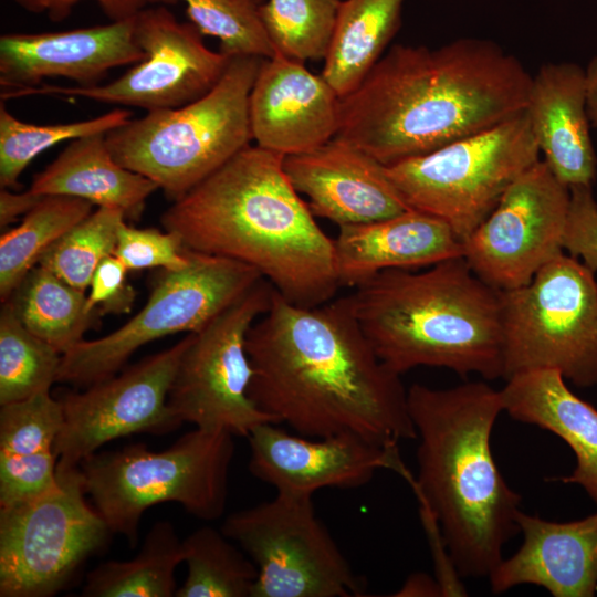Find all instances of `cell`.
<instances>
[{"label": "cell", "instance_id": "6da1fadb", "mask_svg": "<svg viewBox=\"0 0 597 597\" xmlns=\"http://www.w3.org/2000/svg\"><path fill=\"white\" fill-rule=\"evenodd\" d=\"M248 394L297 434H348L380 447L417 439L408 389L366 338L349 295L296 305L273 291L247 335Z\"/></svg>", "mask_w": 597, "mask_h": 597}, {"label": "cell", "instance_id": "7a4b0ae2", "mask_svg": "<svg viewBox=\"0 0 597 597\" xmlns=\"http://www.w3.org/2000/svg\"><path fill=\"white\" fill-rule=\"evenodd\" d=\"M531 78L514 54L491 40L396 44L339 98L335 137L390 166L521 114Z\"/></svg>", "mask_w": 597, "mask_h": 597}, {"label": "cell", "instance_id": "3957f363", "mask_svg": "<svg viewBox=\"0 0 597 597\" xmlns=\"http://www.w3.org/2000/svg\"><path fill=\"white\" fill-rule=\"evenodd\" d=\"M160 222L192 251L253 266L296 305H321L341 287L333 239L290 182L283 156L258 145L172 201Z\"/></svg>", "mask_w": 597, "mask_h": 597}, {"label": "cell", "instance_id": "277c9868", "mask_svg": "<svg viewBox=\"0 0 597 597\" xmlns=\"http://www.w3.org/2000/svg\"><path fill=\"white\" fill-rule=\"evenodd\" d=\"M408 409L419 439L418 475L408 482L436 520L458 575L489 578L520 532L522 500L491 451L492 430L504 411L501 390L484 381L447 389L413 384Z\"/></svg>", "mask_w": 597, "mask_h": 597}, {"label": "cell", "instance_id": "5b68a950", "mask_svg": "<svg viewBox=\"0 0 597 597\" xmlns=\"http://www.w3.org/2000/svg\"><path fill=\"white\" fill-rule=\"evenodd\" d=\"M349 298L374 352L398 375L431 366L486 380L504 377L501 291L462 256L423 272L384 270Z\"/></svg>", "mask_w": 597, "mask_h": 597}, {"label": "cell", "instance_id": "8992f818", "mask_svg": "<svg viewBox=\"0 0 597 597\" xmlns=\"http://www.w3.org/2000/svg\"><path fill=\"white\" fill-rule=\"evenodd\" d=\"M263 57H231L219 82L186 105L147 112L106 134L118 164L176 201L251 145L249 97Z\"/></svg>", "mask_w": 597, "mask_h": 597}, {"label": "cell", "instance_id": "52a82bcc", "mask_svg": "<svg viewBox=\"0 0 597 597\" xmlns=\"http://www.w3.org/2000/svg\"><path fill=\"white\" fill-rule=\"evenodd\" d=\"M233 437L196 427L160 451L135 443L95 452L78 465L85 492L111 533L130 547L144 512L157 504L175 502L198 519L217 520L227 505Z\"/></svg>", "mask_w": 597, "mask_h": 597}, {"label": "cell", "instance_id": "ba28073f", "mask_svg": "<svg viewBox=\"0 0 597 597\" xmlns=\"http://www.w3.org/2000/svg\"><path fill=\"white\" fill-rule=\"evenodd\" d=\"M525 112L428 154L386 166L410 209L446 222L463 242L540 158Z\"/></svg>", "mask_w": 597, "mask_h": 597}, {"label": "cell", "instance_id": "9c48e42d", "mask_svg": "<svg viewBox=\"0 0 597 597\" xmlns=\"http://www.w3.org/2000/svg\"><path fill=\"white\" fill-rule=\"evenodd\" d=\"M568 253L525 285L501 292L504 379L553 369L578 387L597 385V282Z\"/></svg>", "mask_w": 597, "mask_h": 597}, {"label": "cell", "instance_id": "30bf717a", "mask_svg": "<svg viewBox=\"0 0 597 597\" xmlns=\"http://www.w3.org/2000/svg\"><path fill=\"white\" fill-rule=\"evenodd\" d=\"M263 276L253 266L189 249V263L160 270L143 308L123 326L82 339L61 357L56 381L88 387L116 375L142 346L196 333Z\"/></svg>", "mask_w": 597, "mask_h": 597}, {"label": "cell", "instance_id": "8fae6325", "mask_svg": "<svg viewBox=\"0 0 597 597\" xmlns=\"http://www.w3.org/2000/svg\"><path fill=\"white\" fill-rule=\"evenodd\" d=\"M312 496L276 492L224 520L221 531L258 568L251 597L365 595V584L316 515Z\"/></svg>", "mask_w": 597, "mask_h": 597}, {"label": "cell", "instance_id": "7c38bea8", "mask_svg": "<svg viewBox=\"0 0 597 597\" xmlns=\"http://www.w3.org/2000/svg\"><path fill=\"white\" fill-rule=\"evenodd\" d=\"M57 485L0 509V596L49 597L64 589L112 534L85 500L80 468L57 471Z\"/></svg>", "mask_w": 597, "mask_h": 597}, {"label": "cell", "instance_id": "4fadbf2b", "mask_svg": "<svg viewBox=\"0 0 597 597\" xmlns=\"http://www.w3.org/2000/svg\"><path fill=\"white\" fill-rule=\"evenodd\" d=\"M274 287L264 277L200 331L181 356L168 407L181 422L248 437L261 423L275 422L248 394L253 368L247 335L272 302Z\"/></svg>", "mask_w": 597, "mask_h": 597}, {"label": "cell", "instance_id": "5bb4252c", "mask_svg": "<svg viewBox=\"0 0 597 597\" xmlns=\"http://www.w3.org/2000/svg\"><path fill=\"white\" fill-rule=\"evenodd\" d=\"M136 39L145 57L118 78L90 86L4 91L1 101L31 95L81 97L147 112L175 108L208 93L221 78L230 56L209 49L191 22H181L165 6L145 8L135 17Z\"/></svg>", "mask_w": 597, "mask_h": 597}, {"label": "cell", "instance_id": "9a60e30c", "mask_svg": "<svg viewBox=\"0 0 597 597\" xmlns=\"http://www.w3.org/2000/svg\"><path fill=\"white\" fill-rule=\"evenodd\" d=\"M569 203V188L538 159L509 187L492 212L462 242V258L482 281L498 291L527 284L564 252Z\"/></svg>", "mask_w": 597, "mask_h": 597}, {"label": "cell", "instance_id": "2e32d148", "mask_svg": "<svg viewBox=\"0 0 597 597\" xmlns=\"http://www.w3.org/2000/svg\"><path fill=\"white\" fill-rule=\"evenodd\" d=\"M188 333L171 347L105 380L67 391L63 425L54 444L57 471L78 468L105 443L135 433L166 434L182 422L168 407L179 362L191 341Z\"/></svg>", "mask_w": 597, "mask_h": 597}, {"label": "cell", "instance_id": "e0dca14e", "mask_svg": "<svg viewBox=\"0 0 597 597\" xmlns=\"http://www.w3.org/2000/svg\"><path fill=\"white\" fill-rule=\"evenodd\" d=\"M277 425L261 423L248 436L249 471L276 492L313 495L325 488H360L379 469L394 470L405 479L410 475L398 447H380L348 434L294 436Z\"/></svg>", "mask_w": 597, "mask_h": 597}, {"label": "cell", "instance_id": "ac0fdd59", "mask_svg": "<svg viewBox=\"0 0 597 597\" xmlns=\"http://www.w3.org/2000/svg\"><path fill=\"white\" fill-rule=\"evenodd\" d=\"M145 57L135 17L104 25L0 36V85L7 91L62 77L80 86L98 84L113 69Z\"/></svg>", "mask_w": 597, "mask_h": 597}, {"label": "cell", "instance_id": "d6986e66", "mask_svg": "<svg viewBox=\"0 0 597 597\" xmlns=\"http://www.w3.org/2000/svg\"><path fill=\"white\" fill-rule=\"evenodd\" d=\"M339 98L304 62L263 59L249 97L252 139L283 157L317 148L337 134Z\"/></svg>", "mask_w": 597, "mask_h": 597}, {"label": "cell", "instance_id": "ffe728a7", "mask_svg": "<svg viewBox=\"0 0 597 597\" xmlns=\"http://www.w3.org/2000/svg\"><path fill=\"white\" fill-rule=\"evenodd\" d=\"M283 169L315 217L338 227L378 221L410 209L386 166L334 137L312 150L283 157Z\"/></svg>", "mask_w": 597, "mask_h": 597}, {"label": "cell", "instance_id": "44dd1931", "mask_svg": "<svg viewBox=\"0 0 597 597\" xmlns=\"http://www.w3.org/2000/svg\"><path fill=\"white\" fill-rule=\"evenodd\" d=\"M521 547L489 576L491 591L519 585L545 588L554 597H594L597 593V512L555 522L519 510Z\"/></svg>", "mask_w": 597, "mask_h": 597}, {"label": "cell", "instance_id": "7402d4cb", "mask_svg": "<svg viewBox=\"0 0 597 597\" xmlns=\"http://www.w3.org/2000/svg\"><path fill=\"white\" fill-rule=\"evenodd\" d=\"M543 160L569 189L590 186L597 158L590 137L585 69L549 62L532 75L524 109Z\"/></svg>", "mask_w": 597, "mask_h": 597}, {"label": "cell", "instance_id": "603a6c76", "mask_svg": "<svg viewBox=\"0 0 597 597\" xmlns=\"http://www.w3.org/2000/svg\"><path fill=\"white\" fill-rule=\"evenodd\" d=\"M333 243L339 285L353 287L384 270L430 266L463 254L462 241L446 222L415 209L341 226Z\"/></svg>", "mask_w": 597, "mask_h": 597}, {"label": "cell", "instance_id": "cb8c5ba5", "mask_svg": "<svg viewBox=\"0 0 597 597\" xmlns=\"http://www.w3.org/2000/svg\"><path fill=\"white\" fill-rule=\"evenodd\" d=\"M505 380L500 389L504 411L512 419L537 426L567 443L576 467L558 480L580 485L597 504V409L572 392L557 370H525Z\"/></svg>", "mask_w": 597, "mask_h": 597}, {"label": "cell", "instance_id": "d4e9b609", "mask_svg": "<svg viewBox=\"0 0 597 597\" xmlns=\"http://www.w3.org/2000/svg\"><path fill=\"white\" fill-rule=\"evenodd\" d=\"M30 189L41 196L80 198L93 206L118 209L126 220H138L158 187L116 161L106 134H93L71 140L34 176Z\"/></svg>", "mask_w": 597, "mask_h": 597}, {"label": "cell", "instance_id": "484cf974", "mask_svg": "<svg viewBox=\"0 0 597 597\" xmlns=\"http://www.w3.org/2000/svg\"><path fill=\"white\" fill-rule=\"evenodd\" d=\"M406 0H343L322 76L339 97L353 92L385 54Z\"/></svg>", "mask_w": 597, "mask_h": 597}, {"label": "cell", "instance_id": "4316f807", "mask_svg": "<svg viewBox=\"0 0 597 597\" xmlns=\"http://www.w3.org/2000/svg\"><path fill=\"white\" fill-rule=\"evenodd\" d=\"M22 325L64 354L97 324L98 312L86 307V293L36 264L7 301ZM4 303V302H3Z\"/></svg>", "mask_w": 597, "mask_h": 597}, {"label": "cell", "instance_id": "83f0119b", "mask_svg": "<svg viewBox=\"0 0 597 597\" xmlns=\"http://www.w3.org/2000/svg\"><path fill=\"white\" fill-rule=\"evenodd\" d=\"M185 562L182 540L168 521L147 532L135 557L108 561L87 574L85 597H171L177 591L175 573Z\"/></svg>", "mask_w": 597, "mask_h": 597}, {"label": "cell", "instance_id": "f1b7e54d", "mask_svg": "<svg viewBox=\"0 0 597 597\" xmlns=\"http://www.w3.org/2000/svg\"><path fill=\"white\" fill-rule=\"evenodd\" d=\"M93 205L69 196H44L21 223L0 238V298L7 302L44 252L92 213Z\"/></svg>", "mask_w": 597, "mask_h": 597}, {"label": "cell", "instance_id": "f546056e", "mask_svg": "<svg viewBox=\"0 0 597 597\" xmlns=\"http://www.w3.org/2000/svg\"><path fill=\"white\" fill-rule=\"evenodd\" d=\"M182 544L188 572L176 597H251L258 568L222 531L202 526Z\"/></svg>", "mask_w": 597, "mask_h": 597}, {"label": "cell", "instance_id": "4dcf8cb0", "mask_svg": "<svg viewBox=\"0 0 597 597\" xmlns=\"http://www.w3.org/2000/svg\"><path fill=\"white\" fill-rule=\"evenodd\" d=\"M132 117V112L116 108L97 117L53 125L27 123L0 103V186L14 188L29 164L41 153L64 140L93 134H107Z\"/></svg>", "mask_w": 597, "mask_h": 597}, {"label": "cell", "instance_id": "1f68e13d", "mask_svg": "<svg viewBox=\"0 0 597 597\" xmlns=\"http://www.w3.org/2000/svg\"><path fill=\"white\" fill-rule=\"evenodd\" d=\"M62 354L28 331L9 302L0 311V405L50 390Z\"/></svg>", "mask_w": 597, "mask_h": 597}, {"label": "cell", "instance_id": "d6a6232c", "mask_svg": "<svg viewBox=\"0 0 597 597\" xmlns=\"http://www.w3.org/2000/svg\"><path fill=\"white\" fill-rule=\"evenodd\" d=\"M343 0H268L261 18L275 53L306 61L325 60Z\"/></svg>", "mask_w": 597, "mask_h": 597}, {"label": "cell", "instance_id": "836d02e7", "mask_svg": "<svg viewBox=\"0 0 597 597\" xmlns=\"http://www.w3.org/2000/svg\"><path fill=\"white\" fill-rule=\"evenodd\" d=\"M124 221L121 210L98 207L54 242L38 264L86 292L98 264L114 253Z\"/></svg>", "mask_w": 597, "mask_h": 597}, {"label": "cell", "instance_id": "e575fe53", "mask_svg": "<svg viewBox=\"0 0 597 597\" xmlns=\"http://www.w3.org/2000/svg\"><path fill=\"white\" fill-rule=\"evenodd\" d=\"M149 4L186 6V14L202 35L219 40L227 56L271 57L275 50L261 18L263 0H148Z\"/></svg>", "mask_w": 597, "mask_h": 597}, {"label": "cell", "instance_id": "d590c367", "mask_svg": "<svg viewBox=\"0 0 597 597\" xmlns=\"http://www.w3.org/2000/svg\"><path fill=\"white\" fill-rule=\"evenodd\" d=\"M62 401L50 390L0 405V452L36 454L54 451L63 425Z\"/></svg>", "mask_w": 597, "mask_h": 597}, {"label": "cell", "instance_id": "8d00e7d4", "mask_svg": "<svg viewBox=\"0 0 597 597\" xmlns=\"http://www.w3.org/2000/svg\"><path fill=\"white\" fill-rule=\"evenodd\" d=\"M128 271L153 269L179 270L189 263V249L172 232L155 228L139 229L124 221L113 253Z\"/></svg>", "mask_w": 597, "mask_h": 597}, {"label": "cell", "instance_id": "74e56055", "mask_svg": "<svg viewBox=\"0 0 597 597\" xmlns=\"http://www.w3.org/2000/svg\"><path fill=\"white\" fill-rule=\"evenodd\" d=\"M57 483L54 451L36 454L0 452V509L35 500Z\"/></svg>", "mask_w": 597, "mask_h": 597}, {"label": "cell", "instance_id": "f35d334b", "mask_svg": "<svg viewBox=\"0 0 597 597\" xmlns=\"http://www.w3.org/2000/svg\"><path fill=\"white\" fill-rule=\"evenodd\" d=\"M570 203L563 249L594 273L597 271V201L590 186L569 189Z\"/></svg>", "mask_w": 597, "mask_h": 597}, {"label": "cell", "instance_id": "ab89813d", "mask_svg": "<svg viewBox=\"0 0 597 597\" xmlns=\"http://www.w3.org/2000/svg\"><path fill=\"white\" fill-rule=\"evenodd\" d=\"M128 269L114 254L96 268L86 294V307L101 316L127 314L132 311L136 291L127 282Z\"/></svg>", "mask_w": 597, "mask_h": 597}, {"label": "cell", "instance_id": "60d3db41", "mask_svg": "<svg viewBox=\"0 0 597 597\" xmlns=\"http://www.w3.org/2000/svg\"><path fill=\"white\" fill-rule=\"evenodd\" d=\"M21 9L33 14H45L60 22L66 19L73 8L85 0H13ZM109 21H123L136 17L149 6L148 0H93Z\"/></svg>", "mask_w": 597, "mask_h": 597}, {"label": "cell", "instance_id": "b9f144b4", "mask_svg": "<svg viewBox=\"0 0 597 597\" xmlns=\"http://www.w3.org/2000/svg\"><path fill=\"white\" fill-rule=\"evenodd\" d=\"M44 196L33 192L31 189L24 192H11L8 188L0 191V227L7 228L20 216L31 211Z\"/></svg>", "mask_w": 597, "mask_h": 597}, {"label": "cell", "instance_id": "7bdbcfd3", "mask_svg": "<svg viewBox=\"0 0 597 597\" xmlns=\"http://www.w3.org/2000/svg\"><path fill=\"white\" fill-rule=\"evenodd\" d=\"M397 596H438L442 595L439 583H434L426 574L411 575Z\"/></svg>", "mask_w": 597, "mask_h": 597}, {"label": "cell", "instance_id": "ee69618b", "mask_svg": "<svg viewBox=\"0 0 597 597\" xmlns=\"http://www.w3.org/2000/svg\"><path fill=\"white\" fill-rule=\"evenodd\" d=\"M584 69L588 116L590 124L597 130V54L589 60Z\"/></svg>", "mask_w": 597, "mask_h": 597}]
</instances>
